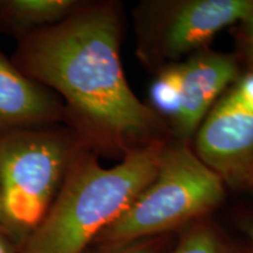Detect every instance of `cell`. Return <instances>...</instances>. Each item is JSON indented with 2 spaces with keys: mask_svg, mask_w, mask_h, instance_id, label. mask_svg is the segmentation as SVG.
Masks as SVG:
<instances>
[{
  "mask_svg": "<svg viewBox=\"0 0 253 253\" xmlns=\"http://www.w3.org/2000/svg\"><path fill=\"white\" fill-rule=\"evenodd\" d=\"M0 253H20L17 243L2 229H0Z\"/></svg>",
  "mask_w": 253,
  "mask_h": 253,
  "instance_id": "14",
  "label": "cell"
},
{
  "mask_svg": "<svg viewBox=\"0 0 253 253\" xmlns=\"http://www.w3.org/2000/svg\"><path fill=\"white\" fill-rule=\"evenodd\" d=\"M145 7L149 11L141 21L142 54L168 65L207 49L224 28L248 20L253 0H181Z\"/></svg>",
  "mask_w": 253,
  "mask_h": 253,
  "instance_id": "6",
  "label": "cell"
},
{
  "mask_svg": "<svg viewBox=\"0 0 253 253\" xmlns=\"http://www.w3.org/2000/svg\"><path fill=\"white\" fill-rule=\"evenodd\" d=\"M179 68L181 96L172 125L178 141L188 143L221 94L242 73L235 55L209 48L179 61Z\"/></svg>",
  "mask_w": 253,
  "mask_h": 253,
  "instance_id": "7",
  "label": "cell"
},
{
  "mask_svg": "<svg viewBox=\"0 0 253 253\" xmlns=\"http://www.w3.org/2000/svg\"><path fill=\"white\" fill-rule=\"evenodd\" d=\"M244 36H243V48L249 63L250 72H253V13L244 23Z\"/></svg>",
  "mask_w": 253,
  "mask_h": 253,
  "instance_id": "13",
  "label": "cell"
},
{
  "mask_svg": "<svg viewBox=\"0 0 253 253\" xmlns=\"http://www.w3.org/2000/svg\"><path fill=\"white\" fill-rule=\"evenodd\" d=\"M225 188L188 143H164L156 175L91 246L130 244L201 219L221 204Z\"/></svg>",
  "mask_w": 253,
  "mask_h": 253,
  "instance_id": "3",
  "label": "cell"
},
{
  "mask_svg": "<svg viewBox=\"0 0 253 253\" xmlns=\"http://www.w3.org/2000/svg\"><path fill=\"white\" fill-rule=\"evenodd\" d=\"M248 233H249L250 238H251V242H252V244H253V221H252L251 224H250L249 227H248Z\"/></svg>",
  "mask_w": 253,
  "mask_h": 253,
  "instance_id": "16",
  "label": "cell"
},
{
  "mask_svg": "<svg viewBox=\"0 0 253 253\" xmlns=\"http://www.w3.org/2000/svg\"><path fill=\"white\" fill-rule=\"evenodd\" d=\"M161 244L162 243L160 237H155V238L138 240L116 248L96 249V251L93 253H160Z\"/></svg>",
  "mask_w": 253,
  "mask_h": 253,
  "instance_id": "12",
  "label": "cell"
},
{
  "mask_svg": "<svg viewBox=\"0 0 253 253\" xmlns=\"http://www.w3.org/2000/svg\"><path fill=\"white\" fill-rule=\"evenodd\" d=\"M0 229L5 231V221H4V213H2V204H1V194H0ZM6 232V231H5ZM7 233V232H6Z\"/></svg>",
  "mask_w": 253,
  "mask_h": 253,
  "instance_id": "15",
  "label": "cell"
},
{
  "mask_svg": "<svg viewBox=\"0 0 253 253\" xmlns=\"http://www.w3.org/2000/svg\"><path fill=\"white\" fill-rule=\"evenodd\" d=\"M171 253H237L216 227L197 221L183 233Z\"/></svg>",
  "mask_w": 253,
  "mask_h": 253,
  "instance_id": "11",
  "label": "cell"
},
{
  "mask_svg": "<svg viewBox=\"0 0 253 253\" xmlns=\"http://www.w3.org/2000/svg\"><path fill=\"white\" fill-rule=\"evenodd\" d=\"M115 2H82L65 20L18 40L12 62L58 95L66 126L95 155L125 157L161 140L163 122L136 96L123 72Z\"/></svg>",
  "mask_w": 253,
  "mask_h": 253,
  "instance_id": "1",
  "label": "cell"
},
{
  "mask_svg": "<svg viewBox=\"0 0 253 253\" xmlns=\"http://www.w3.org/2000/svg\"><path fill=\"white\" fill-rule=\"evenodd\" d=\"M164 142L131 150L112 168L79 148L48 212L20 253H84L156 175Z\"/></svg>",
  "mask_w": 253,
  "mask_h": 253,
  "instance_id": "2",
  "label": "cell"
},
{
  "mask_svg": "<svg viewBox=\"0 0 253 253\" xmlns=\"http://www.w3.org/2000/svg\"><path fill=\"white\" fill-rule=\"evenodd\" d=\"M58 125H66L60 97L19 71L0 49V137Z\"/></svg>",
  "mask_w": 253,
  "mask_h": 253,
  "instance_id": "8",
  "label": "cell"
},
{
  "mask_svg": "<svg viewBox=\"0 0 253 253\" xmlns=\"http://www.w3.org/2000/svg\"><path fill=\"white\" fill-rule=\"evenodd\" d=\"M77 0H0V31L20 40L68 18Z\"/></svg>",
  "mask_w": 253,
  "mask_h": 253,
  "instance_id": "9",
  "label": "cell"
},
{
  "mask_svg": "<svg viewBox=\"0 0 253 253\" xmlns=\"http://www.w3.org/2000/svg\"><path fill=\"white\" fill-rule=\"evenodd\" d=\"M66 125L0 137V194L5 231L23 248L48 212L81 147Z\"/></svg>",
  "mask_w": 253,
  "mask_h": 253,
  "instance_id": "4",
  "label": "cell"
},
{
  "mask_svg": "<svg viewBox=\"0 0 253 253\" xmlns=\"http://www.w3.org/2000/svg\"><path fill=\"white\" fill-rule=\"evenodd\" d=\"M150 108L157 115L173 121L179 108L181 68L179 61L162 66L150 87Z\"/></svg>",
  "mask_w": 253,
  "mask_h": 253,
  "instance_id": "10",
  "label": "cell"
},
{
  "mask_svg": "<svg viewBox=\"0 0 253 253\" xmlns=\"http://www.w3.org/2000/svg\"><path fill=\"white\" fill-rule=\"evenodd\" d=\"M194 137L195 154L224 185L253 192V72L221 94Z\"/></svg>",
  "mask_w": 253,
  "mask_h": 253,
  "instance_id": "5",
  "label": "cell"
}]
</instances>
